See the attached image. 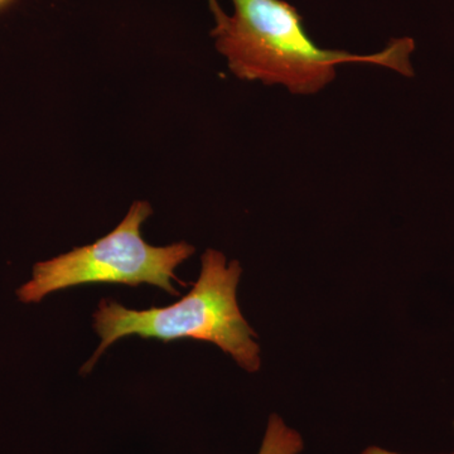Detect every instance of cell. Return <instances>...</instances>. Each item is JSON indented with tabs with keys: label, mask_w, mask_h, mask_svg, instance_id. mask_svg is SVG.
<instances>
[{
	"label": "cell",
	"mask_w": 454,
	"mask_h": 454,
	"mask_svg": "<svg viewBox=\"0 0 454 454\" xmlns=\"http://www.w3.org/2000/svg\"><path fill=\"white\" fill-rule=\"evenodd\" d=\"M153 214L151 203L136 201L127 216L110 234L95 243L76 247L33 267V277L17 291L22 303H40L51 293L88 284H149L178 295L175 270L195 253L192 245L175 243L152 247L142 236V226Z\"/></svg>",
	"instance_id": "cell-3"
},
{
	"label": "cell",
	"mask_w": 454,
	"mask_h": 454,
	"mask_svg": "<svg viewBox=\"0 0 454 454\" xmlns=\"http://www.w3.org/2000/svg\"><path fill=\"white\" fill-rule=\"evenodd\" d=\"M208 5H210L212 16H216L219 12L223 11L217 0H208Z\"/></svg>",
	"instance_id": "cell-6"
},
{
	"label": "cell",
	"mask_w": 454,
	"mask_h": 454,
	"mask_svg": "<svg viewBox=\"0 0 454 454\" xmlns=\"http://www.w3.org/2000/svg\"><path fill=\"white\" fill-rule=\"evenodd\" d=\"M303 447L300 433L286 426L279 415L271 414L258 454H300Z\"/></svg>",
	"instance_id": "cell-4"
},
{
	"label": "cell",
	"mask_w": 454,
	"mask_h": 454,
	"mask_svg": "<svg viewBox=\"0 0 454 454\" xmlns=\"http://www.w3.org/2000/svg\"><path fill=\"white\" fill-rule=\"evenodd\" d=\"M241 273L240 262H227L223 253L208 249L202 255L201 273L192 289L172 306L134 310L113 300L101 301L94 313L100 345L82 373L91 372L106 349L127 336L163 342L206 340L230 355L247 372H258L262 365L255 340L258 336L244 318L236 298Z\"/></svg>",
	"instance_id": "cell-2"
},
{
	"label": "cell",
	"mask_w": 454,
	"mask_h": 454,
	"mask_svg": "<svg viewBox=\"0 0 454 454\" xmlns=\"http://www.w3.org/2000/svg\"><path fill=\"white\" fill-rule=\"evenodd\" d=\"M363 454H400V453L391 452V450H382V448H379V447H370V448H367L365 452H364ZM448 454H454V452L448 453Z\"/></svg>",
	"instance_id": "cell-5"
},
{
	"label": "cell",
	"mask_w": 454,
	"mask_h": 454,
	"mask_svg": "<svg viewBox=\"0 0 454 454\" xmlns=\"http://www.w3.org/2000/svg\"><path fill=\"white\" fill-rule=\"evenodd\" d=\"M12 2H13V0H0V14L11 5Z\"/></svg>",
	"instance_id": "cell-7"
},
{
	"label": "cell",
	"mask_w": 454,
	"mask_h": 454,
	"mask_svg": "<svg viewBox=\"0 0 454 454\" xmlns=\"http://www.w3.org/2000/svg\"><path fill=\"white\" fill-rule=\"evenodd\" d=\"M234 13L214 16L211 37L230 71L245 82L286 86L292 94L312 95L336 79L343 64L384 66L403 76H414L413 38L391 40L385 50L355 55L322 49L309 37L303 18L286 0H231Z\"/></svg>",
	"instance_id": "cell-1"
}]
</instances>
